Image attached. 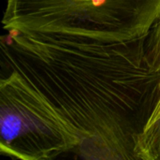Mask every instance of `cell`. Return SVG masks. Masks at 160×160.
Returning a JSON list of instances; mask_svg holds the SVG:
<instances>
[{"label": "cell", "mask_w": 160, "mask_h": 160, "mask_svg": "<svg viewBox=\"0 0 160 160\" xmlns=\"http://www.w3.org/2000/svg\"><path fill=\"white\" fill-rule=\"evenodd\" d=\"M155 109H160V98H159V100H158V104H157V106H156V108ZM154 109V110H155Z\"/></svg>", "instance_id": "5b68a950"}, {"label": "cell", "mask_w": 160, "mask_h": 160, "mask_svg": "<svg viewBox=\"0 0 160 160\" xmlns=\"http://www.w3.org/2000/svg\"><path fill=\"white\" fill-rule=\"evenodd\" d=\"M145 39L101 42L8 32L1 52L71 125L88 160H136L135 146L160 98Z\"/></svg>", "instance_id": "6da1fadb"}, {"label": "cell", "mask_w": 160, "mask_h": 160, "mask_svg": "<svg viewBox=\"0 0 160 160\" xmlns=\"http://www.w3.org/2000/svg\"><path fill=\"white\" fill-rule=\"evenodd\" d=\"M145 45L150 62L160 71V16L146 37Z\"/></svg>", "instance_id": "277c9868"}, {"label": "cell", "mask_w": 160, "mask_h": 160, "mask_svg": "<svg viewBox=\"0 0 160 160\" xmlns=\"http://www.w3.org/2000/svg\"><path fill=\"white\" fill-rule=\"evenodd\" d=\"M71 125L17 71L0 81V152L20 160L52 159L75 151Z\"/></svg>", "instance_id": "3957f363"}, {"label": "cell", "mask_w": 160, "mask_h": 160, "mask_svg": "<svg viewBox=\"0 0 160 160\" xmlns=\"http://www.w3.org/2000/svg\"><path fill=\"white\" fill-rule=\"evenodd\" d=\"M160 0H7V32L101 42H131L148 36Z\"/></svg>", "instance_id": "7a4b0ae2"}]
</instances>
